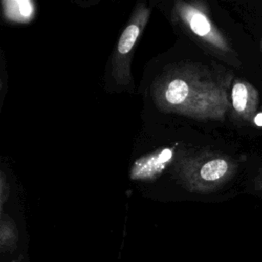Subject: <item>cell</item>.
I'll use <instances>...</instances> for the list:
<instances>
[{
	"label": "cell",
	"mask_w": 262,
	"mask_h": 262,
	"mask_svg": "<svg viewBox=\"0 0 262 262\" xmlns=\"http://www.w3.org/2000/svg\"><path fill=\"white\" fill-rule=\"evenodd\" d=\"M174 152L172 148H162L135 161L130 177L134 180H148L158 176L171 162Z\"/></svg>",
	"instance_id": "1"
},
{
	"label": "cell",
	"mask_w": 262,
	"mask_h": 262,
	"mask_svg": "<svg viewBox=\"0 0 262 262\" xmlns=\"http://www.w3.org/2000/svg\"><path fill=\"white\" fill-rule=\"evenodd\" d=\"M180 13L182 19L195 35L203 38L212 37L211 24L207 16L200 10L188 5H183L180 9Z\"/></svg>",
	"instance_id": "2"
},
{
	"label": "cell",
	"mask_w": 262,
	"mask_h": 262,
	"mask_svg": "<svg viewBox=\"0 0 262 262\" xmlns=\"http://www.w3.org/2000/svg\"><path fill=\"white\" fill-rule=\"evenodd\" d=\"M3 6L6 16L15 21H28L34 15V4L31 1H4Z\"/></svg>",
	"instance_id": "3"
},
{
	"label": "cell",
	"mask_w": 262,
	"mask_h": 262,
	"mask_svg": "<svg viewBox=\"0 0 262 262\" xmlns=\"http://www.w3.org/2000/svg\"><path fill=\"white\" fill-rule=\"evenodd\" d=\"M189 94V86L182 80L175 78L165 88V100L171 105H179L186 101Z\"/></svg>",
	"instance_id": "4"
},
{
	"label": "cell",
	"mask_w": 262,
	"mask_h": 262,
	"mask_svg": "<svg viewBox=\"0 0 262 262\" xmlns=\"http://www.w3.org/2000/svg\"><path fill=\"white\" fill-rule=\"evenodd\" d=\"M228 169V164L222 159H215L205 163L200 171V175L204 180L215 181L225 175Z\"/></svg>",
	"instance_id": "5"
},
{
	"label": "cell",
	"mask_w": 262,
	"mask_h": 262,
	"mask_svg": "<svg viewBox=\"0 0 262 262\" xmlns=\"http://www.w3.org/2000/svg\"><path fill=\"white\" fill-rule=\"evenodd\" d=\"M140 34V28L138 25H129L121 34L118 42V51L120 54H126L133 48L138 36Z\"/></svg>",
	"instance_id": "6"
},
{
	"label": "cell",
	"mask_w": 262,
	"mask_h": 262,
	"mask_svg": "<svg viewBox=\"0 0 262 262\" xmlns=\"http://www.w3.org/2000/svg\"><path fill=\"white\" fill-rule=\"evenodd\" d=\"M232 104L237 112H243L247 106L248 101V89L245 84L236 83L231 92Z\"/></svg>",
	"instance_id": "7"
},
{
	"label": "cell",
	"mask_w": 262,
	"mask_h": 262,
	"mask_svg": "<svg viewBox=\"0 0 262 262\" xmlns=\"http://www.w3.org/2000/svg\"><path fill=\"white\" fill-rule=\"evenodd\" d=\"M2 225L6 228L7 230V233L3 230H1V245L2 247L5 246V244H8V246L10 244L13 243V241L15 239V231H14V228L9 224V222L7 224H5V221L4 219L2 220Z\"/></svg>",
	"instance_id": "8"
},
{
	"label": "cell",
	"mask_w": 262,
	"mask_h": 262,
	"mask_svg": "<svg viewBox=\"0 0 262 262\" xmlns=\"http://www.w3.org/2000/svg\"><path fill=\"white\" fill-rule=\"evenodd\" d=\"M5 188H6L5 179H4V177L2 176V178H1V204H2V205L4 204V201H5V198H6Z\"/></svg>",
	"instance_id": "9"
},
{
	"label": "cell",
	"mask_w": 262,
	"mask_h": 262,
	"mask_svg": "<svg viewBox=\"0 0 262 262\" xmlns=\"http://www.w3.org/2000/svg\"><path fill=\"white\" fill-rule=\"evenodd\" d=\"M255 123L258 126H262V114H259L256 118H255Z\"/></svg>",
	"instance_id": "10"
}]
</instances>
